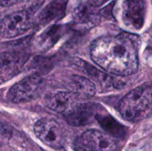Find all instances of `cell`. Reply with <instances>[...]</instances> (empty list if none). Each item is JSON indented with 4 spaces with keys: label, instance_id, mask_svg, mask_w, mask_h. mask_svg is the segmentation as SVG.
<instances>
[{
    "label": "cell",
    "instance_id": "4",
    "mask_svg": "<svg viewBox=\"0 0 152 151\" xmlns=\"http://www.w3.org/2000/svg\"><path fill=\"white\" fill-rule=\"evenodd\" d=\"M43 78L38 75H32L14 84L7 93V98L14 103L28 101L34 99L40 92Z\"/></svg>",
    "mask_w": 152,
    "mask_h": 151
},
{
    "label": "cell",
    "instance_id": "6",
    "mask_svg": "<svg viewBox=\"0 0 152 151\" xmlns=\"http://www.w3.org/2000/svg\"><path fill=\"white\" fill-rule=\"evenodd\" d=\"M145 12L144 0H126L122 6L123 21L133 29H141L144 24Z\"/></svg>",
    "mask_w": 152,
    "mask_h": 151
},
{
    "label": "cell",
    "instance_id": "8",
    "mask_svg": "<svg viewBox=\"0 0 152 151\" xmlns=\"http://www.w3.org/2000/svg\"><path fill=\"white\" fill-rule=\"evenodd\" d=\"M27 60L28 55L20 52L0 53V83L16 75Z\"/></svg>",
    "mask_w": 152,
    "mask_h": 151
},
{
    "label": "cell",
    "instance_id": "13",
    "mask_svg": "<svg viewBox=\"0 0 152 151\" xmlns=\"http://www.w3.org/2000/svg\"><path fill=\"white\" fill-rule=\"evenodd\" d=\"M71 93L57 92L47 95L45 99V104L48 109L55 112H64L68 110L72 101Z\"/></svg>",
    "mask_w": 152,
    "mask_h": 151
},
{
    "label": "cell",
    "instance_id": "2",
    "mask_svg": "<svg viewBox=\"0 0 152 151\" xmlns=\"http://www.w3.org/2000/svg\"><path fill=\"white\" fill-rule=\"evenodd\" d=\"M118 110L128 121L137 122L152 115V81L129 92L119 102Z\"/></svg>",
    "mask_w": 152,
    "mask_h": 151
},
{
    "label": "cell",
    "instance_id": "9",
    "mask_svg": "<svg viewBox=\"0 0 152 151\" xmlns=\"http://www.w3.org/2000/svg\"><path fill=\"white\" fill-rule=\"evenodd\" d=\"M72 66L84 73L90 78V80L94 83H97L101 86H115V80L113 77H110L107 73L100 70L96 67L84 61L81 60H74L72 61Z\"/></svg>",
    "mask_w": 152,
    "mask_h": 151
},
{
    "label": "cell",
    "instance_id": "15",
    "mask_svg": "<svg viewBox=\"0 0 152 151\" xmlns=\"http://www.w3.org/2000/svg\"><path fill=\"white\" fill-rule=\"evenodd\" d=\"M63 3L60 1H55L51 3L50 5L45 7L44 12L39 15V20L41 21H48L53 20L54 17L62 15L63 13Z\"/></svg>",
    "mask_w": 152,
    "mask_h": 151
},
{
    "label": "cell",
    "instance_id": "11",
    "mask_svg": "<svg viewBox=\"0 0 152 151\" xmlns=\"http://www.w3.org/2000/svg\"><path fill=\"white\" fill-rule=\"evenodd\" d=\"M98 7L86 0H79L76 5L73 15L77 21L81 23H94L99 19Z\"/></svg>",
    "mask_w": 152,
    "mask_h": 151
},
{
    "label": "cell",
    "instance_id": "5",
    "mask_svg": "<svg viewBox=\"0 0 152 151\" xmlns=\"http://www.w3.org/2000/svg\"><path fill=\"white\" fill-rule=\"evenodd\" d=\"M37 137L45 145L53 149H61L63 146V133L61 125L53 119L41 118L34 125Z\"/></svg>",
    "mask_w": 152,
    "mask_h": 151
},
{
    "label": "cell",
    "instance_id": "18",
    "mask_svg": "<svg viewBox=\"0 0 152 151\" xmlns=\"http://www.w3.org/2000/svg\"><path fill=\"white\" fill-rule=\"evenodd\" d=\"M19 1L20 0H0V6H3V7L11 6L12 4H15Z\"/></svg>",
    "mask_w": 152,
    "mask_h": 151
},
{
    "label": "cell",
    "instance_id": "12",
    "mask_svg": "<svg viewBox=\"0 0 152 151\" xmlns=\"http://www.w3.org/2000/svg\"><path fill=\"white\" fill-rule=\"evenodd\" d=\"M69 86L71 93L83 98H90L94 96L96 91L94 83H93L89 78L78 75L71 77Z\"/></svg>",
    "mask_w": 152,
    "mask_h": 151
},
{
    "label": "cell",
    "instance_id": "19",
    "mask_svg": "<svg viewBox=\"0 0 152 151\" xmlns=\"http://www.w3.org/2000/svg\"><path fill=\"white\" fill-rule=\"evenodd\" d=\"M86 1H88L89 3H91L92 4H94L96 7L101 6L105 2V0H86Z\"/></svg>",
    "mask_w": 152,
    "mask_h": 151
},
{
    "label": "cell",
    "instance_id": "14",
    "mask_svg": "<svg viewBox=\"0 0 152 151\" xmlns=\"http://www.w3.org/2000/svg\"><path fill=\"white\" fill-rule=\"evenodd\" d=\"M95 118L106 133L113 138H124L126 134V128L110 115L96 114Z\"/></svg>",
    "mask_w": 152,
    "mask_h": 151
},
{
    "label": "cell",
    "instance_id": "7",
    "mask_svg": "<svg viewBox=\"0 0 152 151\" xmlns=\"http://www.w3.org/2000/svg\"><path fill=\"white\" fill-rule=\"evenodd\" d=\"M80 142L91 151H116L115 139L106 133L97 130H88L79 138Z\"/></svg>",
    "mask_w": 152,
    "mask_h": 151
},
{
    "label": "cell",
    "instance_id": "3",
    "mask_svg": "<svg viewBox=\"0 0 152 151\" xmlns=\"http://www.w3.org/2000/svg\"><path fill=\"white\" fill-rule=\"evenodd\" d=\"M34 12L24 8L6 15L0 21V36L4 38L19 36L34 25Z\"/></svg>",
    "mask_w": 152,
    "mask_h": 151
},
{
    "label": "cell",
    "instance_id": "16",
    "mask_svg": "<svg viewBox=\"0 0 152 151\" xmlns=\"http://www.w3.org/2000/svg\"><path fill=\"white\" fill-rule=\"evenodd\" d=\"M13 133V129L6 123L0 122V136L4 139H10L12 138V135Z\"/></svg>",
    "mask_w": 152,
    "mask_h": 151
},
{
    "label": "cell",
    "instance_id": "10",
    "mask_svg": "<svg viewBox=\"0 0 152 151\" xmlns=\"http://www.w3.org/2000/svg\"><path fill=\"white\" fill-rule=\"evenodd\" d=\"M94 116V109L90 104L78 105L68 112L65 118L67 122L74 126L88 125Z\"/></svg>",
    "mask_w": 152,
    "mask_h": 151
},
{
    "label": "cell",
    "instance_id": "1",
    "mask_svg": "<svg viewBox=\"0 0 152 151\" xmlns=\"http://www.w3.org/2000/svg\"><path fill=\"white\" fill-rule=\"evenodd\" d=\"M91 57L102 69L117 76H129L138 69L137 44L129 34L96 39L91 46Z\"/></svg>",
    "mask_w": 152,
    "mask_h": 151
},
{
    "label": "cell",
    "instance_id": "17",
    "mask_svg": "<svg viewBox=\"0 0 152 151\" xmlns=\"http://www.w3.org/2000/svg\"><path fill=\"white\" fill-rule=\"evenodd\" d=\"M75 150L76 151H91L89 149H87L79 139H77L75 142Z\"/></svg>",
    "mask_w": 152,
    "mask_h": 151
}]
</instances>
